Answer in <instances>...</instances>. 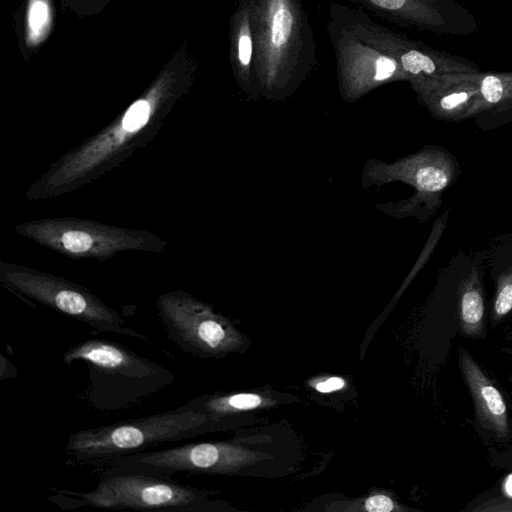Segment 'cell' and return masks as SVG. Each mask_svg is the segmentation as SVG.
<instances>
[{"instance_id": "3", "label": "cell", "mask_w": 512, "mask_h": 512, "mask_svg": "<svg viewBox=\"0 0 512 512\" xmlns=\"http://www.w3.org/2000/svg\"><path fill=\"white\" fill-rule=\"evenodd\" d=\"M208 426L207 415L187 402L163 413L73 432L64 452L74 465L100 466L161 443L194 437Z\"/></svg>"}, {"instance_id": "10", "label": "cell", "mask_w": 512, "mask_h": 512, "mask_svg": "<svg viewBox=\"0 0 512 512\" xmlns=\"http://www.w3.org/2000/svg\"><path fill=\"white\" fill-rule=\"evenodd\" d=\"M375 15L419 31L468 36L478 31L471 11L456 0H348Z\"/></svg>"}, {"instance_id": "13", "label": "cell", "mask_w": 512, "mask_h": 512, "mask_svg": "<svg viewBox=\"0 0 512 512\" xmlns=\"http://www.w3.org/2000/svg\"><path fill=\"white\" fill-rule=\"evenodd\" d=\"M254 0H239L231 24V62L240 87L252 98L261 95V84L255 65L252 27Z\"/></svg>"}, {"instance_id": "16", "label": "cell", "mask_w": 512, "mask_h": 512, "mask_svg": "<svg viewBox=\"0 0 512 512\" xmlns=\"http://www.w3.org/2000/svg\"><path fill=\"white\" fill-rule=\"evenodd\" d=\"M512 311V269L495 277V295L489 313L492 328L498 326Z\"/></svg>"}, {"instance_id": "2", "label": "cell", "mask_w": 512, "mask_h": 512, "mask_svg": "<svg viewBox=\"0 0 512 512\" xmlns=\"http://www.w3.org/2000/svg\"><path fill=\"white\" fill-rule=\"evenodd\" d=\"M63 362L81 361L88 370L84 400L101 411H117L138 404L170 386L176 375L125 346L103 338H88L70 347Z\"/></svg>"}, {"instance_id": "7", "label": "cell", "mask_w": 512, "mask_h": 512, "mask_svg": "<svg viewBox=\"0 0 512 512\" xmlns=\"http://www.w3.org/2000/svg\"><path fill=\"white\" fill-rule=\"evenodd\" d=\"M329 15L348 26L363 41L393 58L410 80L421 76L481 70L478 64L463 56L436 50L375 22L359 8L333 3L329 7Z\"/></svg>"}, {"instance_id": "11", "label": "cell", "mask_w": 512, "mask_h": 512, "mask_svg": "<svg viewBox=\"0 0 512 512\" xmlns=\"http://www.w3.org/2000/svg\"><path fill=\"white\" fill-rule=\"evenodd\" d=\"M480 71L421 76L409 81L418 101L439 120L459 123L474 117Z\"/></svg>"}, {"instance_id": "20", "label": "cell", "mask_w": 512, "mask_h": 512, "mask_svg": "<svg viewBox=\"0 0 512 512\" xmlns=\"http://www.w3.org/2000/svg\"><path fill=\"white\" fill-rule=\"evenodd\" d=\"M344 386V380L339 377H332L326 381L319 382L316 385V389L322 393H328L334 390L341 389Z\"/></svg>"}, {"instance_id": "6", "label": "cell", "mask_w": 512, "mask_h": 512, "mask_svg": "<svg viewBox=\"0 0 512 512\" xmlns=\"http://www.w3.org/2000/svg\"><path fill=\"white\" fill-rule=\"evenodd\" d=\"M0 283L25 300L48 306L103 333L148 341L88 288L35 268L0 262Z\"/></svg>"}, {"instance_id": "14", "label": "cell", "mask_w": 512, "mask_h": 512, "mask_svg": "<svg viewBox=\"0 0 512 512\" xmlns=\"http://www.w3.org/2000/svg\"><path fill=\"white\" fill-rule=\"evenodd\" d=\"M474 117L482 128L512 121V71H481Z\"/></svg>"}, {"instance_id": "1", "label": "cell", "mask_w": 512, "mask_h": 512, "mask_svg": "<svg viewBox=\"0 0 512 512\" xmlns=\"http://www.w3.org/2000/svg\"><path fill=\"white\" fill-rule=\"evenodd\" d=\"M252 27L261 95L290 96L317 65V45L302 0H254Z\"/></svg>"}, {"instance_id": "5", "label": "cell", "mask_w": 512, "mask_h": 512, "mask_svg": "<svg viewBox=\"0 0 512 512\" xmlns=\"http://www.w3.org/2000/svg\"><path fill=\"white\" fill-rule=\"evenodd\" d=\"M15 231L46 248L74 259L106 261L118 253H161L168 242L146 230L107 225L74 217L30 220Z\"/></svg>"}, {"instance_id": "15", "label": "cell", "mask_w": 512, "mask_h": 512, "mask_svg": "<svg viewBox=\"0 0 512 512\" xmlns=\"http://www.w3.org/2000/svg\"><path fill=\"white\" fill-rule=\"evenodd\" d=\"M457 322L461 335L485 339L486 304L481 275L477 271L464 278L457 290Z\"/></svg>"}, {"instance_id": "18", "label": "cell", "mask_w": 512, "mask_h": 512, "mask_svg": "<svg viewBox=\"0 0 512 512\" xmlns=\"http://www.w3.org/2000/svg\"><path fill=\"white\" fill-rule=\"evenodd\" d=\"M472 510L480 512H512V496L491 498Z\"/></svg>"}, {"instance_id": "22", "label": "cell", "mask_w": 512, "mask_h": 512, "mask_svg": "<svg viewBox=\"0 0 512 512\" xmlns=\"http://www.w3.org/2000/svg\"><path fill=\"white\" fill-rule=\"evenodd\" d=\"M508 338L512 340V333L509 335V337H508Z\"/></svg>"}, {"instance_id": "12", "label": "cell", "mask_w": 512, "mask_h": 512, "mask_svg": "<svg viewBox=\"0 0 512 512\" xmlns=\"http://www.w3.org/2000/svg\"><path fill=\"white\" fill-rule=\"evenodd\" d=\"M458 366L473 402L475 425L497 441H509L508 408L500 390L462 346L458 347Z\"/></svg>"}, {"instance_id": "9", "label": "cell", "mask_w": 512, "mask_h": 512, "mask_svg": "<svg viewBox=\"0 0 512 512\" xmlns=\"http://www.w3.org/2000/svg\"><path fill=\"white\" fill-rule=\"evenodd\" d=\"M326 30L335 53L338 88L347 101H356L390 82L410 81L393 58L363 41L332 15Z\"/></svg>"}, {"instance_id": "4", "label": "cell", "mask_w": 512, "mask_h": 512, "mask_svg": "<svg viewBox=\"0 0 512 512\" xmlns=\"http://www.w3.org/2000/svg\"><path fill=\"white\" fill-rule=\"evenodd\" d=\"M78 506L110 510L196 512L207 504V493L179 484L169 475L106 466L88 492L57 490Z\"/></svg>"}, {"instance_id": "8", "label": "cell", "mask_w": 512, "mask_h": 512, "mask_svg": "<svg viewBox=\"0 0 512 512\" xmlns=\"http://www.w3.org/2000/svg\"><path fill=\"white\" fill-rule=\"evenodd\" d=\"M156 307L167 337L186 353L204 358L238 346V334L228 321L186 291L159 295Z\"/></svg>"}, {"instance_id": "21", "label": "cell", "mask_w": 512, "mask_h": 512, "mask_svg": "<svg viewBox=\"0 0 512 512\" xmlns=\"http://www.w3.org/2000/svg\"><path fill=\"white\" fill-rule=\"evenodd\" d=\"M477 1H491V0H477ZM496 1H502V2H510V3H512V0H496Z\"/></svg>"}, {"instance_id": "19", "label": "cell", "mask_w": 512, "mask_h": 512, "mask_svg": "<svg viewBox=\"0 0 512 512\" xmlns=\"http://www.w3.org/2000/svg\"><path fill=\"white\" fill-rule=\"evenodd\" d=\"M365 509L370 512H390L395 510V504L385 495H374L366 500Z\"/></svg>"}, {"instance_id": "17", "label": "cell", "mask_w": 512, "mask_h": 512, "mask_svg": "<svg viewBox=\"0 0 512 512\" xmlns=\"http://www.w3.org/2000/svg\"><path fill=\"white\" fill-rule=\"evenodd\" d=\"M48 19V6L43 1H35L29 10V25L34 31L41 29Z\"/></svg>"}]
</instances>
